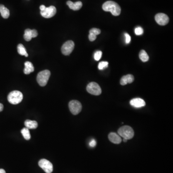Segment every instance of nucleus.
Returning a JSON list of instances; mask_svg holds the SVG:
<instances>
[{"label": "nucleus", "instance_id": "1", "mask_svg": "<svg viewBox=\"0 0 173 173\" xmlns=\"http://www.w3.org/2000/svg\"><path fill=\"white\" fill-rule=\"evenodd\" d=\"M102 9L106 12H110L114 16H118L120 14V7L116 2H106L102 5Z\"/></svg>", "mask_w": 173, "mask_h": 173}, {"label": "nucleus", "instance_id": "2", "mask_svg": "<svg viewBox=\"0 0 173 173\" xmlns=\"http://www.w3.org/2000/svg\"><path fill=\"white\" fill-rule=\"evenodd\" d=\"M23 95L21 92L14 91L11 92L8 95L7 99L9 102L12 105H17L22 101Z\"/></svg>", "mask_w": 173, "mask_h": 173}, {"label": "nucleus", "instance_id": "3", "mask_svg": "<svg viewBox=\"0 0 173 173\" xmlns=\"http://www.w3.org/2000/svg\"><path fill=\"white\" fill-rule=\"evenodd\" d=\"M118 134L120 136L127 139H130L133 138L134 132L131 127L125 126L121 127L118 130Z\"/></svg>", "mask_w": 173, "mask_h": 173}, {"label": "nucleus", "instance_id": "4", "mask_svg": "<svg viewBox=\"0 0 173 173\" xmlns=\"http://www.w3.org/2000/svg\"><path fill=\"white\" fill-rule=\"evenodd\" d=\"M51 72L49 70H45L40 72L37 77V82L41 86L46 85L50 78Z\"/></svg>", "mask_w": 173, "mask_h": 173}, {"label": "nucleus", "instance_id": "5", "mask_svg": "<svg viewBox=\"0 0 173 173\" xmlns=\"http://www.w3.org/2000/svg\"><path fill=\"white\" fill-rule=\"evenodd\" d=\"M70 111L74 115L78 114L82 110V105L78 101L72 100L69 103Z\"/></svg>", "mask_w": 173, "mask_h": 173}, {"label": "nucleus", "instance_id": "6", "mask_svg": "<svg viewBox=\"0 0 173 173\" xmlns=\"http://www.w3.org/2000/svg\"><path fill=\"white\" fill-rule=\"evenodd\" d=\"M86 91L90 94L94 95H99L101 94V90L100 86L97 83H90L86 86Z\"/></svg>", "mask_w": 173, "mask_h": 173}, {"label": "nucleus", "instance_id": "7", "mask_svg": "<svg viewBox=\"0 0 173 173\" xmlns=\"http://www.w3.org/2000/svg\"><path fill=\"white\" fill-rule=\"evenodd\" d=\"M75 44L72 40H68L63 44L62 47L61 51L64 55H68L74 50Z\"/></svg>", "mask_w": 173, "mask_h": 173}, {"label": "nucleus", "instance_id": "8", "mask_svg": "<svg viewBox=\"0 0 173 173\" xmlns=\"http://www.w3.org/2000/svg\"><path fill=\"white\" fill-rule=\"evenodd\" d=\"M39 166L46 173H51L53 171V164L47 160L43 159L39 162Z\"/></svg>", "mask_w": 173, "mask_h": 173}, {"label": "nucleus", "instance_id": "9", "mask_svg": "<svg viewBox=\"0 0 173 173\" xmlns=\"http://www.w3.org/2000/svg\"><path fill=\"white\" fill-rule=\"evenodd\" d=\"M56 13V9L54 6L46 7L44 10L40 11V14L43 17L50 18L53 17Z\"/></svg>", "mask_w": 173, "mask_h": 173}, {"label": "nucleus", "instance_id": "10", "mask_svg": "<svg viewBox=\"0 0 173 173\" xmlns=\"http://www.w3.org/2000/svg\"><path fill=\"white\" fill-rule=\"evenodd\" d=\"M156 22L161 26H165L169 22V19L168 16L163 13H159L155 16Z\"/></svg>", "mask_w": 173, "mask_h": 173}, {"label": "nucleus", "instance_id": "11", "mask_svg": "<svg viewBox=\"0 0 173 173\" xmlns=\"http://www.w3.org/2000/svg\"><path fill=\"white\" fill-rule=\"evenodd\" d=\"M38 32L36 30H31L30 29H26L25 31L24 38L25 40L27 41H30L33 38H35L38 36Z\"/></svg>", "mask_w": 173, "mask_h": 173}, {"label": "nucleus", "instance_id": "12", "mask_svg": "<svg viewBox=\"0 0 173 173\" xmlns=\"http://www.w3.org/2000/svg\"><path fill=\"white\" fill-rule=\"evenodd\" d=\"M130 104L132 106L135 108H141L145 106V101L140 98H135L131 100L130 101Z\"/></svg>", "mask_w": 173, "mask_h": 173}, {"label": "nucleus", "instance_id": "13", "mask_svg": "<svg viewBox=\"0 0 173 173\" xmlns=\"http://www.w3.org/2000/svg\"><path fill=\"white\" fill-rule=\"evenodd\" d=\"M110 142L113 143L120 144L121 143L122 139L121 137L118 134L114 132L110 133L108 136Z\"/></svg>", "mask_w": 173, "mask_h": 173}, {"label": "nucleus", "instance_id": "14", "mask_svg": "<svg viewBox=\"0 0 173 173\" xmlns=\"http://www.w3.org/2000/svg\"><path fill=\"white\" fill-rule=\"evenodd\" d=\"M67 4L70 8L74 11L79 10L82 7V3L80 1L73 2L70 1H68L67 2Z\"/></svg>", "mask_w": 173, "mask_h": 173}, {"label": "nucleus", "instance_id": "15", "mask_svg": "<svg viewBox=\"0 0 173 173\" xmlns=\"http://www.w3.org/2000/svg\"><path fill=\"white\" fill-rule=\"evenodd\" d=\"M134 80V77L133 75L129 74L122 77L120 80V84L123 86L126 85L127 84L131 83L133 82Z\"/></svg>", "mask_w": 173, "mask_h": 173}, {"label": "nucleus", "instance_id": "16", "mask_svg": "<svg viewBox=\"0 0 173 173\" xmlns=\"http://www.w3.org/2000/svg\"><path fill=\"white\" fill-rule=\"evenodd\" d=\"M34 71V68L33 64L30 62L27 61L25 63V68L24 72L26 75L30 74Z\"/></svg>", "mask_w": 173, "mask_h": 173}, {"label": "nucleus", "instance_id": "17", "mask_svg": "<svg viewBox=\"0 0 173 173\" xmlns=\"http://www.w3.org/2000/svg\"><path fill=\"white\" fill-rule=\"evenodd\" d=\"M0 13L3 18L7 19L9 17V10L2 4H0Z\"/></svg>", "mask_w": 173, "mask_h": 173}, {"label": "nucleus", "instance_id": "18", "mask_svg": "<svg viewBox=\"0 0 173 173\" xmlns=\"http://www.w3.org/2000/svg\"><path fill=\"white\" fill-rule=\"evenodd\" d=\"M25 126L28 129H37L38 124L36 121H32L30 120H26L25 122Z\"/></svg>", "mask_w": 173, "mask_h": 173}, {"label": "nucleus", "instance_id": "19", "mask_svg": "<svg viewBox=\"0 0 173 173\" xmlns=\"http://www.w3.org/2000/svg\"><path fill=\"white\" fill-rule=\"evenodd\" d=\"M17 51L20 55H24L26 57L29 56L28 53L26 52V49L22 44H19L17 46Z\"/></svg>", "mask_w": 173, "mask_h": 173}, {"label": "nucleus", "instance_id": "20", "mask_svg": "<svg viewBox=\"0 0 173 173\" xmlns=\"http://www.w3.org/2000/svg\"><path fill=\"white\" fill-rule=\"evenodd\" d=\"M139 57L143 62H146L149 60V55L146 51L143 50H142L139 53Z\"/></svg>", "mask_w": 173, "mask_h": 173}, {"label": "nucleus", "instance_id": "21", "mask_svg": "<svg viewBox=\"0 0 173 173\" xmlns=\"http://www.w3.org/2000/svg\"><path fill=\"white\" fill-rule=\"evenodd\" d=\"M21 132L23 136L26 140H30V134L29 129H28V128H24L21 130Z\"/></svg>", "mask_w": 173, "mask_h": 173}, {"label": "nucleus", "instance_id": "22", "mask_svg": "<svg viewBox=\"0 0 173 173\" xmlns=\"http://www.w3.org/2000/svg\"><path fill=\"white\" fill-rule=\"evenodd\" d=\"M108 66V62L106 61H102L99 63L98 68L99 70H103L107 68Z\"/></svg>", "mask_w": 173, "mask_h": 173}, {"label": "nucleus", "instance_id": "23", "mask_svg": "<svg viewBox=\"0 0 173 173\" xmlns=\"http://www.w3.org/2000/svg\"><path fill=\"white\" fill-rule=\"evenodd\" d=\"M102 56V52L100 51H97L94 54V58L95 60L99 61Z\"/></svg>", "mask_w": 173, "mask_h": 173}, {"label": "nucleus", "instance_id": "24", "mask_svg": "<svg viewBox=\"0 0 173 173\" xmlns=\"http://www.w3.org/2000/svg\"><path fill=\"white\" fill-rule=\"evenodd\" d=\"M143 28L140 26H138L137 28H136L135 30V33L136 35H141L143 33Z\"/></svg>", "mask_w": 173, "mask_h": 173}, {"label": "nucleus", "instance_id": "25", "mask_svg": "<svg viewBox=\"0 0 173 173\" xmlns=\"http://www.w3.org/2000/svg\"><path fill=\"white\" fill-rule=\"evenodd\" d=\"M101 32V30L100 29H97V28H93L90 30V33H93L96 36L100 34Z\"/></svg>", "mask_w": 173, "mask_h": 173}, {"label": "nucleus", "instance_id": "26", "mask_svg": "<svg viewBox=\"0 0 173 173\" xmlns=\"http://www.w3.org/2000/svg\"><path fill=\"white\" fill-rule=\"evenodd\" d=\"M96 35H94L93 33H90L89 35V40L91 41H93L96 39Z\"/></svg>", "mask_w": 173, "mask_h": 173}, {"label": "nucleus", "instance_id": "27", "mask_svg": "<svg viewBox=\"0 0 173 173\" xmlns=\"http://www.w3.org/2000/svg\"><path fill=\"white\" fill-rule=\"evenodd\" d=\"M125 38H126V44H129L131 41V37L128 33H125Z\"/></svg>", "mask_w": 173, "mask_h": 173}, {"label": "nucleus", "instance_id": "28", "mask_svg": "<svg viewBox=\"0 0 173 173\" xmlns=\"http://www.w3.org/2000/svg\"><path fill=\"white\" fill-rule=\"evenodd\" d=\"M90 144V146L91 147H95L96 145V140L94 139H92L91 142H90V144Z\"/></svg>", "mask_w": 173, "mask_h": 173}, {"label": "nucleus", "instance_id": "29", "mask_svg": "<svg viewBox=\"0 0 173 173\" xmlns=\"http://www.w3.org/2000/svg\"><path fill=\"white\" fill-rule=\"evenodd\" d=\"M40 11H43L46 8V7L45 5H40Z\"/></svg>", "mask_w": 173, "mask_h": 173}, {"label": "nucleus", "instance_id": "30", "mask_svg": "<svg viewBox=\"0 0 173 173\" xmlns=\"http://www.w3.org/2000/svg\"><path fill=\"white\" fill-rule=\"evenodd\" d=\"M3 105L0 103V112H2V110H3Z\"/></svg>", "mask_w": 173, "mask_h": 173}, {"label": "nucleus", "instance_id": "31", "mask_svg": "<svg viewBox=\"0 0 173 173\" xmlns=\"http://www.w3.org/2000/svg\"><path fill=\"white\" fill-rule=\"evenodd\" d=\"M0 173H6V172L4 169H0Z\"/></svg>", "mask_w": 173, "mask_h": 173}, {"label": "nucleus", "instance_id": "32", "mask_svg": "<svg viewBox=\"0 0 173 173\" xmlns=\"http://www.w3.org/2000/svg\"><path fill=\"white\" fill-rule=\"evenodd\" d=\"M123 141L124 143H126L128 141V139H126V138H124Z\"/></svg>", "mask_w": 173, "mask_h": 173}]
</instances>
